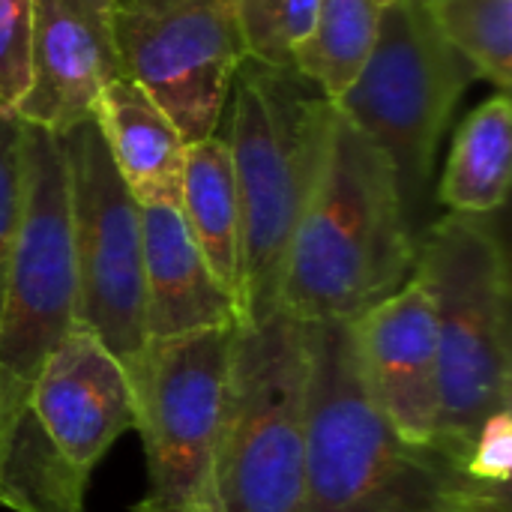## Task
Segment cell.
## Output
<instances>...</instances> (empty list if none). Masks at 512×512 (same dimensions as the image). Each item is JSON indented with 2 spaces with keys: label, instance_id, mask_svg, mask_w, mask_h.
<instances>
[{
  "label": "cell",
  "instance_id": "8",
  "mask_svg": "<svg viewBox=\"0 0 512 512\" xmlns=\"http://www.w3.org/2000/svg\"><path fill=\"white\" fill-rule=\"evenodd\" d=\"M237 327L150 345L132 381L147 459V492L132 512H222L216 456Z\"/></svg>",
  "mask_w": 512,
  "mask_h": 512
},
{
  "label": "cell",
  "instance_id": "7",
  "mask_svg": "<svg viewBox=\"0 0 512 512\" xmlns=\"http://www.w3.org/2000/svg\"><path fill=\"white\" fill-rule=\"evenodd\" d=\"M468 60L441 36L423 0H393L375 48L336 111L393 165L399 198L417 231L441 135L474 81Z\"/></svg>",
  "mask_w": 512,
  "mask_h": 512
},
{
  "label": "cell",
  "instance_id": "4",
  "mask_svg": "<svg viewBox=\"0 0 512 512\" xmlns=\"http://www.w3.org/2000/svg\"><path fill=\"white\" fill-rule=\"evenodd\" d=\"M333 120L336 105L300 72L252 57L240 63L219 135L240 195L243 324L279 312L285 258L324 171Z\"/></svg>",
  "mask_w": 512,
  "mask_h": 512
},
{
  "label": "cell",
  "instance_id": "20",
  "mask_svg": "<svg viewBox=\"0 0 512 512\" xmlns=\"http://www.w3.org/2000/svg\"><path fill=\"white\" fill-rule=\"evenodd\" d=\"M249 57L267 66L294 69L318 0H231Z\"/></svg>",
  "mask_w": 512,
  "mask_h": 512
},
{
  "label": "cell",
  "instance_id": "5",
  "mask_svg": "<svg viewBox=\"0 0 512 512\" xmlns=\"http://www.w3.org/2000/svg\"><path fill=\"white\" fill-rule=\"evenodd\" d=\"M411 276L426 288L438 324V450L462 468L477 426L512 408L507 249L489 216L447 213L417 237Z\"/></svg>",
  "mask_w": 512,
  "mask_h": 512
},
{
  "label": "cell",
  "instance_id": "6",
  "mask_svg": "<svg viewBox=\"0 0 512 512\" xmlns=\"http://www.w3.org/2000/svg\"><path fill=\"white\" fill-rule=\"evenodd\" d=\"M312 342L285 312L234 330L216 495L222 512H303Z\"/></svg>",
  "mask_w": 512,
  "mask_h": 512
},
{
  "label": "cell",
  "instance_id": "12",
  "mask_svg": "<svg viewBox=\"0 0 512 512\" xmlns=\"http://www.w3.org/2000/svg\"><path fill=\"white\" fill-rule=\"evenodd\" d=\"M30 411L69 471L90 480L102 456L138 426V399L123 363L81 324L45 360Z\"/></svg>",
  "mask_w": 512,
  "mask_h": 512
},
{
  "label": "cell",
  "instance_id": "1",
  "mask_svg": "<svg viewBox=\"0 0 512 512\" xmlns=\"http://www.w3.org/2000/svg\"><path fill=\"white\" fill-rule=\"evenodd\" d=\"M69 171L60 135L21 123V222L0 309V507L87 512V483L45 441L30 390L78 324Z\"/></svg>",
  "mask_w": 512,
  "mask_h": 512
},
{
  "label": "cell",
  "instance_id": "14",
  "mask_svg": "<svg viewBox=\"0 0 512 512\" xmlns=\"http://www.w3.org/2000/svg\"><path fill=\"white\" fill-rule=\"evenodd\" d=\"M138 207L144 243V324L150 345L237 327L240 312L204 261L180 207L171 201Z\"/></svg>",
  "mask_w": 512,
  "mask_h": 512
},
{
  "label": "cell",
  "instance_id": "2",
  "mask_svg": "<svg viewBox=\"0 0 512 512\" xmlns=\"http://www.w3.org/2000/svg\"><path fill=\"white\" fill-rule=\"evenodd\" d=\"M417 231L390 159L339 111L324 171L294 231L279 312L300 324L357 321L414 273Z\"/></svg>",
  "mask_w": 512,
  "mask_h": 512
},
{
  "label": "cell",
  "instance_id": "17",
  "mask_svg": "<svg viewBox=\"0 0 512 512\" xmlns=\"http://www.w3.org/2000/svg\"><path fill=\"white\" fill-rule=\"evenodd\" d=\"M512 177V102L510 93L483 99L456 129L438 201L450 213L492 216L504 207Z\"/></svg>",
  "mask_w": 512,
  "mask_h": 512
},
{
  "label": "cell",
  "instance_id": "15",
  "mask_svg": "<svg viewBox=\"0 0 512 512\" xmlns=\"http://www.w3.org/2000/svg\"><path fill=\"white\" fill-rule=\"evenodd\" d=\"M93 117L129 195L138 204H177L186 141L159 102L117 75L102 87Z\"/></svg>",
  "mask_w": 512,
  "mask_h": 512
},
{
  "label": "cell",
  "instance_id": "21",
  "mask_svg": "<svg viewBox=\"0 0 512 512\" xmlns=\"http://www.w3.org/2000/svg\"><path fill=\"white\" fill-rule=\"evenodd\" d=\"M21 222V120L0 105V309Z\"/></svg>",
  "mask_w": 512,
  "mask_h": 512
},
{
  "label": "cell",
  "instance_id": "10",
  "mask_svg": "<svg viewBox=\"0 0 512 512\" xmlns=\"http://www.w3.org/2000/svg\"><path fill=\"white\" fill-rule=\"evenodd\" d=\"M114 48L186 144L219 132L231 81L249 57L231 0H114Z\"/></svg>",
  "mask_w": 512,
  "mask_h": 512
},
{
  "label": "cell",
  "instance_id": "24",
  "mask_svg": "<svg viewBox=\"0 0 512 512\" xmlns=\"http://www.w3.org/2000/svg\"><path fill=\"white\" fill-rule=\"evenodd\" d=\"M489 501H492V498H489ZM477 510H480V507H477ZM477 510H474V512H477Z\"/></svg>",
  "mask_w": 512,
  "mask_h": 512
},
{
  "label": "cell",
  "instance_id": "3",
  "mask_svg": "<svg viewBox=\"0 0 512 512\" xmlns=\"http://www.w3.org/2000/svg\"><path fill=\"white\" fill-rule=\"evenodd\" d=\"M312 381L303 512H474L486 489L438 450L408 444L372 402L351 321L309 324Z\"/></svg>",
  "mask_w": 512,
  "mask_h": 512
},
{
  "label": "cell",
  "instance_id": "9",
  "mask_svg": "<svg viewBox=\"0 0 512 512\" xmlns=\"http://www.w3.org/2000/svg\"><path fill=\"white\" fill-rule=\"evenodd\" d=\"M69 171L78 324L90 330L135 381L147 351L141 207L123 186L96 117L57 132Z\"/></svg>",
  "mask_w": 512,
  "mask_h": 512
},
{
  "label": "cell",
  "instance_id": "11",
  "mask_svg": "<svg viewBox=\"0 0 512 512\" xmlns=\"http://www.w3.org/2000/svg\"><path fill=\"white\" fill-rule=\"evenodd\" d=\"M351 330L360 375L378 411L408 444L438 450V324L420 279L411 276L396 294L351 321Z\"/></svg>",
  "mask_w": 512,
  "mask_h": 512
},
{
  "label": "cell",
  "instance_id": "19",
  "mask_svg": "<svg viewBox=\"0 0 512 512\" xmlns=\"http://www.w3.org/2000/svg\"><path fill=\"white\" fill-rule=\"evenodd\" d=\"M441 36L477 78L501 93L512 84V0H423Z\"/></svg>",
  "mask_w": 512,
  "mask_h": 512
},
{
  "label": "cell",
  "instance_id": "16",
  "mask_svg": "<svg viewBox=\"0 0 512 512\" xmlns=\"http://www.w3.org/2000/svg\"><path fill=\"white\" fill-rule=\"evenodd\" d=\"M177 207L213 276L231 294L243 324V219L231 153L219 132L186 144Z\"/></svg>",
  "mask_w": 512,
  "mask_h": 512
},
{
  "label": "cell",
  "instance_id": "18",
  "mask_svg": "<svg viewBox=\"0 0 512 512\" xmlns=\"http://www.w3.org/2000/svg\"><path fill=\"white\" fill-rule=\"evenodd\" d=\"M393 0H318L312 30L294 57V72L330 102L342 99L369 60L381 15Z\"/></svg>",
  "mask_w": 512,
  "mask_h": 512
},
{
  "label": "cell",
  "instance_id": "22",
  "mask_svg": "<svg viewBox=\"0 0 512 512\" xmlns=\"http://www.w3.org/2000/svg\"><path fill=\"white\" fill-rule=\"evenodd\" d=\"M462 471L471 483L486 489H510L512 477V408L489 414L462 459Z\"/></svg>",
  "mask_w": 512,
  "mask_h": 512
},
{
  "label": "cell",
  "instance_id": "23",
  "mask_svg": "<svg viewBox=\"0 0 512 512\" xmlns=\"http://www.w3.org/2000/svg\"><path fill=\"white\" fill-rule=\"evenodd\" d=\"M30 78V0H0V105L21 102Z\"/></svg>",
  "mask_w": 512,
  "mask_h": 512
},
{
  "label": "cell",
  "instance_id": "13",
  "mask_svg": "<svg viewBox=\"0 0 512 512\" xmlns=\"http://www.w3.org/2000/svg\"><path fill=\"white\" fill-rule=\"evenodd\" d=\"M117 75L114 0H30V78L15 105L21 123L66 132L93 114Z\"/></svg>",
  "mask_w": 512,
  "mask_h": 512
}]
</instances>
